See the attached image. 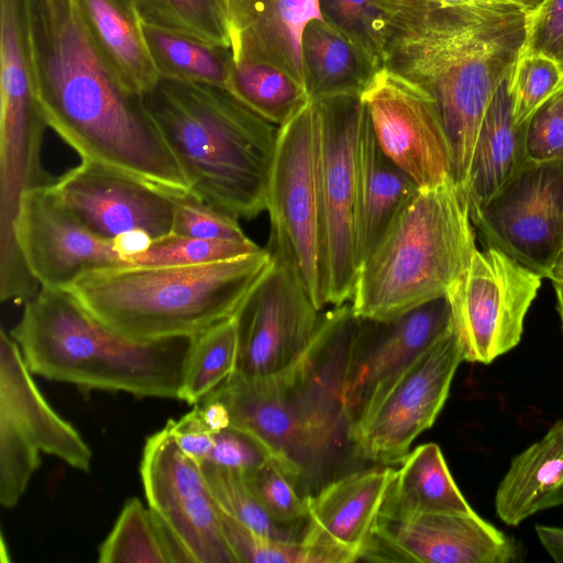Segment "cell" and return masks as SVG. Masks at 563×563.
Masks as SVG:
<instances>
[{
    "label": "cell",
    "instance_id": "obj_40",
    "mask_svg": "<svg viewBox=\"0 0 563 563\" xmlns=\"http://www.w3.org/2000/svg\"><path fill=\"white\" fill-rule=\"evenodd\" d=\"M526 152L533 162L563 159V86L526 121Z\"/></svg>",
    "mask_w": 563,
    "mask_h": 563
},
{
    "label": "cell",
    "instance_id": "obj_41",
    "mask_svg": "<svg viewBox=\"0 0 563 563\" xmlns=\"http://www.w3.org/2000/svg\"><path fill=\"white\" fill-rule=\"evenodd\" d=\"M213 440L208 462L217 466L246 474L269 459L256 439L236 427L230 426L213 433Z\"/></svg>",
    "mask_w": 563,
    "mask_h": 563
},
{
    "label": "cell",
    "instance_id": "obj_3",
    "mask_svg": "<svg viewBox=\"0 0 563 563\" xmlns=\"http://www.w3.org/2000/svg\"><path fill=\"white\" fill-rule=\"evenodd\" d=\"M143 98L189 191L238 220L266 211L279 126L218 86L159 78Z\"/></svg>",
    "mask_w": 563,
    "mask_h": 563
},
{
    "label": "cell",
    "instance_id": "obj_31",
    "mask_svg": "<svg viewBox=\"0 0 563 563\" xmlns=\"http://www.w3.org/2000/svg\"><path fill=\"white\" fill-rule=\"evenodd\" d=\"M238 352L235 316L190 338L178 399L200 404L234 375Z\"/></svg>",
    "mask_w": 563,
    "mask_h": 563
},
{
    "label": "cell",
    "instance_id": "obj_23",
    "mask_svg": "<svg viewBox=\"0 0 563 563\" xmlns=\"http://www.w3.org/2000/svg\"><path fill=\"white\" fill-rule=\"evenodd\" d=\"M418 191L416 183L379 146L364 102L356 143L355 239L360 264Z\"/></svg>",
    "mask_w": 563,
    "mask_h": 563
},
{
    "label": "cell",
    "instance_id": "obj_5",
    "mask_svg": "<svg viewBox=\"0 0 563 563\" xmlns=\"http://www.w3.org/2000/svg\"><path fill=\"white\" fill-rule=\"evenodd\" d=\"M271 263L261 249L207 264L119 266L86 273L65 289L126 339L192 338L234 317Z\"/></svg>",
    "mask_w": 563,
    "mask_h": 563
},
{
    "label": "cell",
    "instance_id": "obj_46",
    "mask_svg": "<svg viewBox=\"0 0 563 563\" xmlns=\"http://www.w3.org/2000/svg\"><path fill=\"white\" fill-rule=\"evenodd\" d=\"M198 406L203 422L213 433L230 427L229 411L218 399L207 397Z\"/></svg>",
    "mask_w": 563,
    "mask_h": 563
},
{
    "label": "cell",
    "instance_id": "obj_33",
    "mask_svg": "<svg viewBox=\"0 0 563 563\" xmlns=\"http://www.w3.org/2000/svg\"><path fill=\"white\" fill-rule=\"evenodd\" d=\"M222 529L236 563H351L357 558L305 532L301 540H279L258 534L221 511Z\"/></svg>",
    "mask_w": 563,
    "mask_h": 563
},
{
    "label": "cell",
    "instance_id": "obj_7",
    "mask_svg": "<svg viewBox=\"0 0 563 563\" xmlns=\"http://www.w3.org/2000/svg\"><path fill=\"white\" fill-rule=\"evenodd\" d=\"M476 249L465 190L453 179L419 189L361 262L354 314L387 320L446 295Z\"/></svg>",
    "mask_w": 563,
    "mask_h": 563
},
{
    "label": "cell",
    "instance_id": "obj_10",
    "mask_svg": "<svg viewBox=\"0 0 563 563\" xmlns=\"http://www.w3.org/2000/svg\"><path fill=\"white\" fill-rule=\"evenodd\" d=\"M327 305L351 300L360 260L355 239L356 143L364 101L343 95L311 101Z\"/></svg>",
    "mask_w": 563,
    "mask_h": 563
},
{
    "label": "cell",
    "instance_id": "obj_16",
    "mask_svg": "<svg viewBox=\"0 0 563 563\" xmlns=\"http://www.w3.org/2000/svg\"><path fill=\"white\" fill-rule=\"evenodd\" d=\"M452 331L446 295L391 319L357 318L342 389L347 432L423 352Z\"/></svg>",
    "mask_w": 563,
    "mask_h": 563
},
{
    "label": "cell",
    "instance_id": "obj_49",
    "mask_svg": "<svg viewBox=\"0 0 563 563\" xmlns=\"http://www.w3.org/2000/svg\"><path fill=\"white\" fill-rule=\"evenodd\" d=\"M510 2L516 3L523 11H526L529 15L532 14L544 2V0H508Z\"/></svg>",
    "mask_w": 563,
    "mask_h": 563
},
{
    "label": "cell",
    "instance_id": "obj_15",
    "mask_svg": "<svg viewBox=\"0 0 563 563\" xmlns=\"http://www.w3.org/2000/svg\"><path fill=\"white\" fill-rule=\"evenodd\" d=\"M463 361L454 330L423 352L349 429L354 454L379 465L400 463L434 423Z\"/></svg>",
    "mask_w": 563,
    "mask_h": 563
},
{
    "label": "cell",
    "instance_id": "obj_24",
    "mask_svg": "<svg viewBox=\"0 0 563 563\" xmlns=\"http://www.w3.org/2000/svg\"><path fill=\"white\" fill-rule=\"evenodd\" d=\"M301 60L310 101L362 96L383 68L373 48L322 18L310 20L303 29Z\"/></svg>",
    "mask_w": 563,
    "mask_h": 563
},
{
    "label": "cell",
    "instance_id": "obj_38",
    "mask_svg": "<svg viewBox=\"0 0 563 563\" xmlns=\"http://www.w3.org/2000/svg\"><path fill=\"white\" fill-rule=\"evenodd\" d=\"M562 86L563 71L554 58L522 53L510 78L515 121L525 123Z\"/></svg>",
    "mask_w": 563,
    "mask_h": 563
},
{
    "label": "cell",
    "instance_id": "obj_36",
    "mask_svg": "<svg viewBox=\"0 0 563 563\" xmlns=\"http://www.w3.org/2000/svg\"><path fill=\"white\" fill-rule=\"evenodd\" d=\"M251 239L208 240L167 234L154 239L148 249L132 257L131 265H196L227 261L260 251Z\"/></svg>",
    "mask_w": 563,
    "mask_h": 563
},
{
    "label": "cell",
    "instance_id": "obj_42",
    "mask_svg": "<svg viewBox=\"0 0 563 563\" xmlns=\"http://www.w3.org/2000/svg\"><path fill=\"white\" fill-rule=\"evenodd\" d=\"M319 9L322 19L328 23L363 42L378 54L374 41L378 11L372 0H319Z\"/></svg>",
    "mask_w": 563,
    "mask_h": 563
},
{
    "label": "cell",
    "instance_id": "obj_44",
    "mask_svg": "<svg viewBox=\"0 0 563 563\" xmlns=\"http://www.w3.org/2000/svg\"><path fill=\"white\" fill-rule=\"evenodd\" d=\"M178 448L198 464L208 461L213 449V432L203 422L196 405L179 419H169L165 424Z\"/></svg>",
    "mask_w": 563,
    "mask_h": 563
},
{
    "label": "cell",
    "instance_id": "obj_6",
    "mask_svg": "<svg viewBox=\"0 0 563 563\" xmlns=\"http://www.w3.org/2000/svg\"><path fill=\"white\" fill-rule=\"evenodd\" d=\"M30 371L85 391L178 399L190 338L134 341L91 317L63 288L41 287L11 329Z\"/></svg>",
    "mask_w": 563,
    "mask_h": 563
},
{
    "label": "cell",
    "instance_id": "obj_37",
    "mask_svg": "<svg viewBox=\"0 0 563 563\" xmlns=\"http://www.w3.org/2000/svg\"><path fill=\"white\" fill-rule=\"evenodd\" d=\"M244 475L251 490L276 523L298 529L306 528L307 495L298 492L300 483L284 466L269 457Z\"/></svg>",
    "mask_w": 563,
    "mask_h": 563
},
{
    "label": "cell",
    "instance_id": "obj_47",
    "mask_svg": "<svg viewBox=\"0 0 563 563\" xmlns=\"http://www.w3.org/2000/svg\"><path fill=\"white\" fill-rule=\"evenodd\" d=\"M536 532L550 556L554 561L563 563V527L537 525Z\"/></svg>",
    "mask_w": 563,
    "mask_h": 563
},
{
    "label": "cell",
    "instance_id": "obj_11",
    "mask_svg": "<svg viewBox=\"0 0 563 563\" xmlns=\"http://www.w3.org/2000/svg\"><path fill=\"white\" fill-rule=\"evenodd\" d=\"M542 278L497 247L476 249L446 291L464 361L489 364L520 342Z\"/></svg>",
    "mask_w": 563,
    "mask_h": 563
},
{
    "label": "cell",
    "instance_id": "obj_4",
    "mask_svg": "<svg viewBox=\"0 0 563 563\" xmlns=\"http://www.w3.org/2000/svg\"><path fill=\"white\" fill-rule=\"evenodd\" d=\"M353 332L347 317L328 313L294 366L267 377L232 376L208 396L299 483L347 440L342 389Z\"/></svg>",
    "mask_w": 563,
    "mask_h": 563
},
{
    "label": "cell",
    "instance_id": "obj_12",
    "mask_svg": "<svg viewBox=\"0 0 563 563\" xmlns=\"http://www.w3.org/2000/svg\"><path fill=\"white\" fill-rule=\"evenodd\" d=\"M470 214L486 246L547 277L563 246V159H528Z\"/></svg>",
    "mask_w": 563,
    "mask_h": 563
},
{
    "label": "cell",
    "instance_id": "obj_20",
    "mask_svg": "<svg viewBox=\"0 0 563 563\" xmlns=\"http://www.w3.org/2000/svg\"><path fill=\"white\" fill-rule=\"evenodd\" d=\"M73 214L95 235L113 241L142 230L153 239L172 233L170 190L158 188L109 165L81 159L54 183Z\"/></svg>",
    "mask_w": 563,
    "mask_h": 563
},
{
    "label": "cell",
    "instance_id": "obj_13",
    "mask_svg": "<svg viewBox=\"0 0 563 563\" xmlns=\"http://www.w3.org/2000/svg\"><path fill=\"white\" fill-rule=\"evenodd\" d=\"M140 474L150 510L186 562L236 563L200 464L178 448L166 426L146 439Z\"/></svg>",
    "mask_w": 563,
    "mask_h": 563
},
{
    "label": "cell",
    "instance_id": "obj_29",
    "mask_svg": "<svg viewBox=\"0 0 563 563\" xmlns=\"http://www.w3.org/2000/svg\"><path fill=\"white\" fill-rule=\"evenodd\" d=\"M143 30L159 78L225 88L233 64L230 47L145 24Z\"/></svg>",
    "mask_w": 563,
    "mask_h": 563
},
{
    "label": "cell",
    "instance_id": "obj_34",
    "mask_svg": "<svg viewBox=\"0 0 563 563\" xmlns=\"http://www.w3.org/2000/svg\"><path fill=\"white\" fill-rule=\"evenodd\" d=\"M208 488L220 510L252 531L279 540H301L305 529L276 523L251 490L244 473L200 464Z\"/></svg>",
    "mask_w": 563,
    "mask_h": 563
},
{
    "label": "cell",
    "instance_id": "obj_17",
    "mask_svg": "<svg viewBox=\"0 0 563 563\" xmlns=\"http://www.w3.org/2000/svg\"><path fill=\"white\" fill-rule=\"evenodd\" d=\"M362 99L379 146L419 189L453 179L449 140L427 91L382 68Z\"/></svg>",
    "mask_w": 563,
    "mask_h": 563
},
{
    "label": "cell",
    "instance_id": "obj_9",
    "mask_svg": "<svg viewBox=\"0 0 563 563\" xmlns=\"http://www.w3.org/2000/svg\"><path fill=\"white\" fill-rule=\"evenodd\" d=\"M41 453L88 473L92 454L80 433L37 387L18 343L0 333V504L13 508L37 468Z\"/></svg>",
    "mask_w": 563,
    "mask_h": 563
},
{
    "label": "cell",
    "instance_id": "obj_22",
    "mask_svg": "<svg viewBox=\"0 0 563 563\" xmlns=\"http://www.w3.org/2000/svg\"><path fill=\"white\" fill-rule=\"evenodd\" d=\"M395 472L388 465L355 471L308 494L307 527L362 560Z\"/></svg>",
    "mask_w": 563,
    "mask_h": 563
},
{
    "label": "cell",
    "instance_id": "obj_2",
    "mask_svg": "<svg viewBox=\"0 0 563 563\" xmlns=\"http://www.w3.org/2000/svg\"><path fill=\"white\" fill-rule=\"evenodd\" d=\"M37 97L46 123L81 159L166 190L188 183L142 95L129 89L89 36L73 0H25Z\"/></svg>",
    "mask_w": 563,
    "mask_h": 563
},
{
    "label": "cell",
    "instance_id": "obj_8",
    "mask_svg": "<svg viewBox=\"0 0 563 563\" xmlns=\"http://www.w3.org/2000/svg\"><path fill=\"white\" fill-rule=\"evenodd\" d=\"M266 211L267 250L299 275L319 310L327 306L325 269L316 169V117L310 101L279 126L271 165Z\"/></svg>",
    "mask_w": 563,
    "mask_h": 563
},
{
    "label": "cell",
    "instance_id": "obj_50",
    "mask_svg": "<svg viewBox=\"0 0 563 563\" xmlns=\"http://www.w3.org/2000/svg\"><path fill=\"white\" fill-rule=\"evenodd\" d=\"M424 1L439 3V4H464V3H474V2L492 1V0H424Z\"/></svg>",
    "mask_w": 563,
    "mask_h": 563
},
{
    "label": "cell",
    "instance_id": "obj_35",
    "mask_svg": "<svg viewBox=\"0 0 563 563\" xmlns=\"http://www.w3.org/2000/svg\"><path fill=\"white\" fill-rule=\"evenodd\" d=\"M143 24L230 47L220 0H134Z\"/></svg>",
    "mask_w": 563,
    "mask_h": 563
},
{
    "label": "cell",
    "instance_id": "obj_43",
    "mask_svg": "<svg viewBox=\"0 0 563 563\" xmlns=\"http://www.w3.org/2000/svg\"><path fill=\"white\" fill-rule=\"evenodd\" d=\"M563 44V0H544L528 18L523 53L554 58Z\"/></svg>",
    "mask_w": 563,
    "mask_h": 563
},
{
    "label": "cell",
    "instance_id": "obj_39",
    "mask_svg": "<svg viewBox=\"0 0 563 563\" xmlns=\"http://www.w3.org/2000/svg\"><path fill=\"white\" fill-rule=\"evenodd\" d=\"M174 202L172 233L208 240L249 239L239 220L211 207L189 190H170Z\"/></svg>",
    "mask_w": 563,
    "mask_h": 563
},
{
    "label": "cell",
    "instance_id": "obj_19",
    "mask_svg": "<svg viewBox=\"0 0 563 563\" xmlns=\"http://www.w3.org/2000/svg\"><path fill=\"white\" fill-rule=\"evenodd\" d=\"M16 241L41 287L65 289L86 273L130 265L112 241L95 235L73 214L54 184L22 197Z\"/></svg>",
    "mask_w": 563,
    "mask_h": 563
},
{
    "label": "cell",
    "instance_id": "obj_30",
    "mask_svg": "<svg viewBox=\"0 0 563 563\" xmlns=\"http://www.w3.org/2000/svg\"><path fill=\"white\" fill-rule=\"evenodd\" d=\"M225 89L277 126L286 124L310 102L303 86L292 77L253 59H233Z\"/></svg>",
    "mask_w": 563,
    "mask_h": 563
},
{
    "label": "cell",
    "instance_id": "obj_18",
    "mask_svg": "<svg viewBox=\"0 0 563 563\" xmlns=\"http://www.w3.org/2000/svg\"><path fill=\"white\" fill-rule=\"evenodd\" d=\"M512 539L474 514H379L362 560L422 563H509Z\"/></svg>",
    "mask_w": 563,
    "mask_h": 563
},
{
    "label": "cell",
    "instance_id": "obj_51",
    "mask_svg": "<svg viewBox=\"0 0 563 563\" xmlns=\"http://www.w3.org/2000/svg\"><path fill=\"white\" fill-rule=\"evenodd\" d=\"M554 59L558 62V64L560 65L562 71H563V44L556 52Z\"/></svg>",
    "mask_w": 563,
    "mask_h": 563
},
{
    "label": "cell",
    "instance_id": "obj_14",
    "mask_svg": "<svg viewBox=\"0 0 563 563\" xmlns=\"http://www.w3.org/2000/svg\"><path fill=\"white\" fill-rule=\"evenodd\" d=\"M271 254L269 267L235 314L239 352L233 376L241 378L273 376L294 366L311 346L322 317L295 268Z\"/></svg>",
    "mask_w": 563,
    "mask_h": 563
},
{
    "label": "cell",
    "instance_id": "obj_26",
    "mask_svg": "<svg viewBox=\"0 0 563 563\" xmlns=\"http://www.w3.org/2000/svg\"><path fill=\"white\" fill-rule=\"evenodd\" d=\"M563 505V418L516 455L495 496L496 514L508 526Z\"/></svg>",
    "mask_w": 563,
    "mask_h": 563
},
{
    "label": "cell",
    "instance_id": "obj_32",
    "mask_svg": "<svg viewBox=\"0 0 563 563\" xmlns=\"http://www.w3.org/2000/svg\"><path fill=\"white\" fill-rule=\"evenodd\" d=\"M99 563H172L181 556L155 515L128 499L99 548Z\"/></svg>",
    "mask_w": 563,
    "mask_h": 563
},
{
    "label": "cell",
    "instance_id": "obj_25",
    "mask_svg": "<svg viewBox=\"0 0 563 563\" xmlns=\"http://www.w3.org/2000/svg\"><path fill=\"white\" fill-rule=\"evenodd\" d=\"M109 66L132 91L144 95L159 76L153 64L134 0H73Z\"/></svg>",
    "mask_w": 563,
    "mask_h": 563
},
{
    "label": "cell",
    "instance_id": "obj_21",
    "mask_svg": "<svg viewBox=\"0 0 563 563\" xmlns=\"http://www.w3.org/2000/svg\"><path fill=\"white\" fill-rule=\"evenodd\" d=\"M220 3L233 59L267 63L305 88L301 35L310 20L322 18L319 0H220Z\"/></svg>",
    "mask_w": 563,
    "mask_h": 563
},
{
    "label": "cell",
    "instance_id": "obj_45",
    "mask_svg": "<svg viewBox=\"0 0 563 563\" xmlns=\"http://www.w3.org/2000/svg\"><path fill=\"white\" fill-rule=\"evenodd\" d=\"M154 239L142 230H133L118 235L112 244L122 260L128 262L143 252L151 245Z\"/></svg>",
    "mask_w": 563,
    "mask_h": 563
},
{
    "label": "cell",
    "instance_id": "obj_48",
    "mask_svg": "<svg viewBox=\"0 0 563 563\" xmlns=\"http://www.w3.org/2000/svg\"><path fill=\"white\" fill-rule=\"evenodd\" d=\"M547 278L551 279L552 283H563V246L554 261Z\"/></svg>",
    "mask_w": 563,
    "mask_h": 563
},
{
    "label": "cell",
    "instance_id": "obj_1",
    "mask_svg": "<svg viewBox=\"0 0 563 563\" xmlns=\"http://www.w3.org/2000/svg\"><path fill=\"white\" fill-rule=\"evenodd\" d=\"M372 1L382 67L432 97L449 140L453 180L464 189L484 113L525 51L529 14L508 0Z\"/></svg>",
    "mask_w": 563,
    "mask_h": 563
},
{
    "label": "cell",
    "instance_id": "obj_27",
    "mask_svg": "<svg viewBox=\"0 0 563 563\" xmlns=\"http://www.w3.org/2000/svg\"><path fill=\"white\" fill-rule=\"evenodd\" d=\"M510 78L494 92L479 125L464 188L470 209L489 200L528 161L526 122L515 121Z\"/></svg>",
    "mask_w": 563,
    "mask_h": 563
},
{
    "label": "cell",
    "instance_id": "obj_28",
    "mask_svg": "<svg viewBox=\"0 0 563 563\" xmlns=\"http://www.w3.org/2000/svg\"><path fill=\"white\" fill-rule=\"evenodd\" d=\"M400 463L380 514L475 512L455 484L438 444H421Z\"/></svg>",
    "mask_w": 563,
    "mask_h": 563
}]
</instances>
